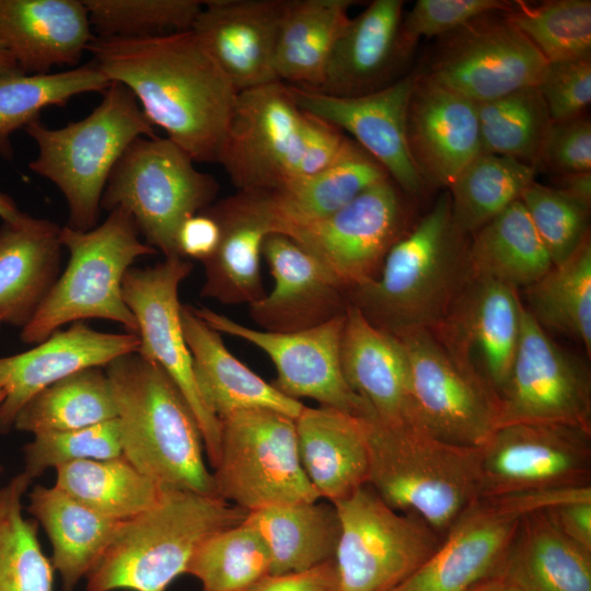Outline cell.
<instances>
[{"instance_id":"1","label":"cell","mask_w":591,"mask_h":591,"mask_svg":"<svg viewBox=\"0 0 591 591\" xmlns=\"http://www.w3.org/2000/svg\"><path fill=\"white\" fill-rule=\"evenodd\" d=\"M88 51L194 162L217 163L239 92L192 30L142 38L95 36Z\"/></svg>"},{"instance_id":"2","label":"cell","mask_w":591,"mask_h":591,"mask_svg":"<svg viewBox=\"0 0 591 591\" xmlns=\"http://www.w3.org/2000/svg\"><path fill=\"white\" fill-rule=\"evenodd\" d=\"M471 236L455 223L449 192L391 247L379 275L347 291L378 328L395 335L436 326L471 278Z\"/></svg>"},{"instance_id":"3","label":"cell","mask_w":591,"mask_h":591,"mask_svg":"<svg viewBox=\"0 0 591 591\" xmlns=\"http://www.w3.org/2000/svg\"><path fill=\"white\" fill-rule=\"evenodd\" d=\"M104 370L121 455L163 487L218 496L196 417L171 378L138 351L115 358Z\"/></svg>"},{"instance_id":"4","label":"cell","mask_w":591,"mask_h":591,"mask_svg":"<svg viewBox=\"0 0 591 591\" xmlns=\"http://www.w3.org/2000/svg\"><path fill=\"white\" fill-rule=\"evenodd\" d=\"M247 513L219 496L163 487L151 507L120 521L85 576L86 591H165L207 537Z\"/></svg>"},{"instance_id":"5","label":"cell","mask_w":591,"mask_h":591,"mask_svg":"<svg viewBox=\"0 0 591 591\" xmlns=\"http://www.w3.org/2000/svg\"><path fill=\"white\" fill-rule=\"evenodd\" d=\"M368 485L391 508L419 517L444 536L479 498L480 447L453 444L408 425L364 418Z\"/></svg>"},{"instance_id":"6","label":"cell","mask_w":591,"mask_h":591,"mask_svg":"<svg viewBox=\"0 0 591 591\" xmlns=\"http://www.w3.org/2000/svg\"><path fill=\"white\" fill-rule=\"evenodd\" d=\"M102 95V102L78 121L49 128L36 120L25 127L38 149L30 170L59 188L69 209L66 225L78 231L99 224L105 185L128 146L138 137H157L125 85L111 82Z\"/></svg>"},{"instance_id":"7","label":"cell","mask_w":591,"mask_h":591,"mask_svg":"<svg viewBox=\"0 0 591 591\" xmlns=\"http://www.w3.org/2000/svg\"><path fill=\"white\" fill-rule=\"evenodd\" d=\"M60 240L70 257L63 273L22 328L25 344H39L67 323L103 318L120 323L138 335V323L123 297V280L132 264L157 251L140 240L131 215L124 208L89 231L65 225Z\"/></svg>"},{"instance_id":"8","label":"cell","mask_w":591,"mask_h":591,"mask_svg":"<svg viewBox=\"0 0 591 591\" xmlns=\"http://www.w3.org/2000/svg\"><path fill=\"white\" fill-rule=\"evenodd\" d=\"M170 139L138 137L125 150L105 185L101 209L127 210L146 243L165 258L179 256L182 223L213 204L219 184L198 171Z\"/></svg>"},{"instance_id":"9","label":"cell","mask_w":591,"mask_h":591,"mask_svg":"<svg viewBox=\"0 0 591 591\" xmlns=\"http://www.w3.org/2000/svg\"><path fill=\"white\" fill-rule=\"evenodd\" d=\"M220 424L219 457L211 471L219 497L247 512L321 499L300 461L294 418L254 408Z\"/></svg>"},{"instance_id":"10","label":"cell","mask_w":591,"mask_h":591,"mask_svg":"<svg viewBox=\"0 0 591 591\" xmlns=\"http://www.w3.org/2000/svg\"><path fill=\"white\" fill-rule=\"evenodd\" d=\"M333 505L340 523L334 557L339 591H392L443 538L419 517L391 508L368 484Z\"/></svg>"},{"instance_id":"11","label":"cell","mask_w":591,"mask_h":591,"mask_svg":"<svg viewBox=\"0 0 591 591\" xmlns=\"http://www.w3.org/2000/svg\"><path fill=\"white\" fill-rule=\"evenodd\" d=\"M406 357L418 426L443 441L480 447L498 428L499 394L460 366L427 328L393 335Z\"/></svg>"},{"instance_id":"12","label":"cell","mask_w":591,"mask_h":591,"mask_svg":"<svg viewBox=\"0 0 591 591\" xmlns=\"http://www.w3.org/2000/svg\"><path fill=\"white\" fill-rule=\"evenodd\" d=\"M412 200L385 178L341 209L285 234L347 289L373 280L391 247L413 227Z\"/></svg>"},{"instance_id":"13","label":"cell","mask_w":591,"mask_h":591,"mask_svg":"<svg viewBox=\"0 0 591 591\" xmlns=\"http://www.w3.org/2000/svg\"><path fill=\"white\" fill-rule=\"evenodd\" d=\"M305 112L288 84L239 92L218 158L237 192H274L299 178Z\"/></svg>"},{"instance_id":"14","label":"cell","mask_w":591,"mask_h":591,"mask_svg":"<svg viewBox=\"0 0 591 591\" xmlns=\"http://www.w3.org/2000/svg\"><path fill=\"white\" fill-rule=\"evenodd\" d=\"M547 61L502 12L480 15L439 37L421 71L447 89L482 103L537 86Z\"/></svg>"},{"instance_id":"15","label":"cell","mask_w":591,"mask_h":591,"mask_svg":"<svg viewBox=\"0 0 591 591\" xmlns=\"http://www.w3.org/2000/svg\"><path fill=\"white\" fill-rule=\"evenodd\" d=\"M192 270V262L179 256L154 266L130 267L123 280V297L138 323V352L157 363L186 399L213 467L219 457L221 424L202 402L181 323L178 289Z\"/></svg>"},{"instance_id":"16","label":"cell","mask_w":591,"mask_h":591,"mask_svg":"<svg viewBox=\"0 0 591 591\" xmlns=\"http://www.w3.org/2000/svg\"><path fill=\"white\" fill-rule=\"evenodd\" d=\"M591 486V431L548 422L498 427L480 445L479 497Z\"/></svg>"},{"instance_id":"17","label":"cell","mask_w":591,"mask_h":591,"mask_svg":"<svg viewBox=\"0 0 591 591\" xmlns=\"http://www.w3.org/2000/svg\"><path fill=\"white\" fill-rule=\"evenodd\" d=\"M563 424L591 431V383L586 367L560 348L525 306L508 379L499 393L498 427Z\"/></svg>"},{"instance_id":"18","label":"cell","mask_w":591,"mask_h":591,"mask_svg":"<svg viewBox=\"0 0 591 591\" xmlns=\"http://www.w3.org/2000/svg\"><path fill=\"white\" fill-rule=\"evenodd\" d=\"M194 313L219 333L244 339L273 361L277 378L271 383L285 395L312 398L321 406L366 419H374L368 403L348 384L341 367L345 314L318 326L293 333L258 331L208 308Z\"/></svg>"},{"instance_id":"19","label":"cell","mask_w":591,"mask_h":591,"mask_svg":"<svg viewBox=\"0 0 591 591\" xmlns=\"http://www.w3.org/2000/svg\"><path fill=\"white\" fill-rule=\"evenodd\" d=\"M523 306L517 289L471 277L445 316L429 331L460 366L499 394L518 347Z\"/></svg>"},{"instance_id":"20","label":"cell","mask_w":591,"mask_h":591,"mask_svg":"<svg viewBox=\"0 0 591 591\" xmlns=\"http://www.w3.org/2000/svg\"><path fill=\"white\" fill-rule=\"evenodd\" d=\"M524 514L511 495L477 498L432 555L392 591H470L498 575Z\"/></svg>"},{"instance_id":"21","label":"cell","mask_w":591,"mask_h":591,"mask_svg":"<svg viewBox=\"0 0 591 591\" xmlns=\"http://www.w3.org/2000/svg\"><path fill=\"white\" fill-rule=\"evenodd\" d=\"M417 76L418 70L412 71L380 91L356 97L288 85L301 109L351 135L406 195L420 199L428 187L414 165L406 140V111Z\"/></svg>"},{"instance_id":"22","label":"cell","mask_w":591,"mask_h":591,"mask_svg":"<svg viewBox=\"0 0 591 591\" xmlns=\"http://www.w3.org/2000/svg\"><path fill=\"white\" fill-rule=\"evenodd\" d=\"M406 140L427 187L448 189L480 152L476 103L418 70L406 111Z\"/></svg>"},{"instance_id":"23","label":"cell","mask_w":591,"mask_h":591,"mask_svg":"<svg viewBox=\"0 0 591 591\" xmlns=\"http://www.w3.org/2000/svg\"><path fill=\"white\" fill-rule=\"evenodd\" d=\"M263 256L274 278V288L248 305L251 318L263 331L293 333L345 314L348 290L290 237L268 235Z\"/></svg>"},{"instance_id":"24","label":"cell","mask_w":591,"mask_h":591,"mask_svg":"<svg viewBox=\"0 0 591 591\" xmlns=\"http://www.w3.org/2000/svg\"><path fill=\"white\" fill-rule=\"evenodd\" d=\"M286 2L204 1L192 31L237 92L279 81L275 56Z\"/></svg>"},{"instance_id":"25","label":"cell","mask_w":591,"mask_h":591,"mask_svg":"<svg viewBox=\"0 0 591 591\" xmlns=\"http://www.w3.org/2000/svg\"><path fill=\"white\" fill-rule=\"evenodd\" d=\"M140 340L131 333L97 332L83 322L54 332L36 347L0 358V432L13 429L16 415L38 392L82 369L105 367L115 358L138 351Z\"/></svg>"},{"instance_id":"26","label":"cell","mask_w":591,"mask_h":591,"mask_svg":"<svg viewBox=\"0 0 591 591\" xmlns=\"http://www.w3.org/2000/svg\"><path fill=\"white\" fill-rule=\"evenodd\" d=\"M402 0H374L349 18L337 37L316 91L356 97L380 91L403 76L412 57L401 37Z\"/></svg>"},{"instance_id":"27","label":"cell","mask_w":591,"mask_h":591,"mask_svg":"<svg viewBox=\"0 0 591 591\" xmlns=\"http://www.w3.org/2000/svg\"><path fill=\"white\" fill-rule=\"evenodd\" d=\"M220 227L215 253L205 262L200 296L222 304H252L265 296L260 257L276 223L266 193L237 192L205 209Z\"/></svg>"},{"instance_id":"28","label":"cell","mask_w":591,"mask_h":591,"mask_svg":"<svg viewBox=\"0 0 591 591\" xmlns=\"http://www.w3.org/2000/svg\"><path fill=\"white\" fill-rule=\"evenodd\" d=\"M94 37L83 0H0V42L24 73L77 66Z\"/></svg>"},{"instance_id":"29","label":"cell","mask_w":591,"mask_h":591,"mask_svg":"<svg viewBox=\"0 0 591 591\" xmlns=\"http://www.w3.org/2000/svg\"><path fill=\"white\" fill-rule=\"evenodd\" d=\"M341 367L349 386L372 409L373 420L387 428L418 426L399 341L370 323L351 304L345 312Z\"/></svg>"},{"instance_id":"30","label":"cell","mask_w":591,"mask_h":591,"mask_svg":"<svg viewBox=\"0 0 591 591\" xmlns=\"http://www.w3.org/2000/svg\"><path fill=\"white\" fill-rule=\"evenodd\" d=\"M182 329L193 358L196 383L206 407L219 419L245 409L264 408L297 418L304 405L268 383L225 347L221 333L181 306Z\"/></svg>"},{"instance_id":"31","label":"cell","mask_w":591,"mask_h":591,"mask_svg":"<svg viewBox=\"0 0 591 591\" xmlns=\"http://www.w3.org/2000/svg\"><path fill=\"white\" fill-rule=\"evenodd\" d=\"M61 227L27 213L0 228V320L24 327L59 278Z\"/></svg>"},{"instance_id":"32","label":"cell","mask_w":591,"mask_h":591,"mask_svg":"<svg viewBox=\"0 0 591 591\" xmlns=\"http://www.w3.org/2000/svg\"><path fill=\"white\" fill-rule=\"evenodd\" d=\"M294 421L303 471L321 499L334 503L368 484L364 418L304 405Z\"/></svg>"},{"instance_id":"33","label":"cell","mask_w":591,"mask_h":591,"mask_svg":"<svg viewBox=\"0 0 591 591\" xmlns=\"http://www.w3.org/2000/svg\"><path fill=\"white\" fill-rule=\"evenodd\" d=\"M385 169L350 137L323 171L266 193L276 233L331 216L370 186L389 178Z\"/></svg>"},{"instance_id":"34","label":"cell","mask_w":591,"mask_h":591,"mask_svg":"<svg viewBox=\"0 0 591 591\" xmlns=\"http://www.w3.org/2000/svg\"><path fill=\"white\" fill-rule=\"evenodd\" d=\"M27 511L50 541L62 591H74L113 540L120 521L105 518L57 486L36 485Z\"/></svg>"},{"instance_id":"35","label":"cell","mask_w":591,"mask_h":591,"mask_svg":"<svg viewBox=\"0 0 591 591\" xmlns=\"http://www.w3.org/2000/svg\"><path fill=\"white\" fill-rule=\"evenodd\" d=\"M499 573L520 591H591V552L534 511L522 517Z\"/></svg>"},{"instance_id":"36","label":"cell","mask_w":591,"mask_h":591,"mask_svg":"<svg viewBox=\"0 0 591 591\" xmlns=\"http://www.w3.org/2000/svg\"><path fill=\"white\" fill-rule=\"evenodd\" d=\"M245 521L260 535L270 575L303 572L333 560L340 523L329 501H301L250 511Z\"/></svg>"},{"instance_id":"37","label":"cell","mask_w":591,"mask_h":591,"mask_svg":"<svg viewBox=\"0 0 591 591\" xmlns=\"http://www.w3.org/2000/svg\"><path fill=\"white\" fill-rule=\"evenodd\" d=\"M351 0H287L275 56L277 79L320 88L332 48L349 20Z\"/></svg>"},{"instance_id":"38","label":"cell","mask_w":591,"mask_h":591,"mask_svg":"<svg viewBox=\"0 0 591 591\" xmlns=\"http://www.w3.org/2000/svg\"><path fill=\"white\" fill-rule=\"evenodd\" d=\"M471 277L489 278L514 289L528 288L553 266L521 200L471 236Z\"/></svg>"},{"instance_id":"39","label":"cell","mask_w":591,"mask_h":591,"mask_svg":"<svg viewBox=\"0 0 591 591\" xmlns=\"http://www.w3.org/2000/svg\"><path fill=\"white\" fill-rule=\"evenodd\" d=\"M55 471V486L115 521H125L144 511L158 500L163 489L123 455L77 461Z\"/></svg>"},{"instance_id":"40","label":"cell","mask_w":591,"mask_h":591,"mask_svg":"<svg viewBox=\"0 0 591 591\" xmlns=\"http://www.w3.org/2000/svg\"><path fill=\"white\" fill-rule=\"evenodd\" d=\"M116 418L104 367L69 374L34 395L19 412L13 429L33 436L93 426Z\"/></svg>"},{"instance_id":"41","label":"cell","mask_w":591,"mask_h":591,"mask_svg":"<svg viewBox=\"0 0 591 591\" xmlns=\"http://www.w3.org/2000/svg\"><path fill=\"white\" fill-rule=\"evenodd\" d=\"M111 81L91 60L66 71L28 74L22 71L0 74V154L11 160L10 136L39 120L48 106H65L76 95L103 93Z\"/></svg>"},{"instance_id":"42","label":"cell","mask_w":591,"mask_h":591,"mask_svg":"<svg viewBox=\"0 0 591 591\" xmlns=\"http://www.w3.org/2000/svg\"><path fill=\"white\" fill-rule=\"evenodd\" d=\"M536 170L515 159L479 152L447 189L456 225L472 236L535 181Z\"/></svg>"},{"instance_id":"43","label":"cell","mask_w":591,"mask_h":591,"mask_svg":"<svg viewBox=\"0 0 591 591\" xmlns=\"http://www.w3.org/2000/svg\"><path fill=\"white\" fill-rule=\"evenodd\" d=\"M528 311L543 327L579 341L591 354V241L590 236L565 262L553 265L525 288Z\"/></svg>"},{"instance_id":"44","label":"cell","mask_w":591,"mask_h":591,"mask_svg":"<svg viewBox=\"0 0 591 591\" xmlns=\"http://www.w3.org/2000/svg\"><path fill=\"white\" fill-rule=\"evenodd\" d=\"M476 111L480 152L509 157L535 169L552 124L537 86L476 103Z\"/></svg>"},{"instance_id":"45","label":"cell","mask_w":591,"mask_h":591,"mask_svg":"<svg viewBox=\"0 0 591 591\" xmlns=\"http://www.w3.org/2000/svg\"><path fill=\"white\" fill-rule=\"evenodd\" d=\"M32 478L21 472L0 488V591H53V564L37 537V522L23 515Z\"/></svg>"},{"instance_id":"46","label":"cell","mask_w":591,"mask_h":591,"mask_svg":"<svg viewBox=\"0 0 591 591\" xmlns=\"http://www.w3.org/2000/svg\"><path fill=\"white\" fill-rule=\"evenodd\" d=\"M186 575L198 579L202 591H244L270 575V557L258 532L244 520L207 537Z\"/></svg>"},{"instance_id":"47","label":"cell","mask_w":591,"mask_h":591,"mask_svg":"<svg viewBox=\"0 0 591 591\" xmlns=\"http://www.w3.org/2000/svg\"><path fill=\"white\" fill-rule=\"evenodd\" d=\"M505 16L547 63L591 59V1H511Z\"/></svg>"},{"instance_id":"48","label":"cell","mask_w":591,"mask_h":591,"mask_svg":"<svg viewBox=\"0 0 591 591\" xmlns=\"http://www.w3.org/2000/svg\"><path fill=\"white\" fill-rule=\"evenodd\" d=\"M93 33L104 38H142L192 30L204 1L83 0Z\"/></svg>"},{"instance_id":"49","label":"cell","mask_w":591,"mask_h":591,"mask_svg":"<svg viewBox=\"0 0 591 591\" xmlns=\"http://www.w3.org/2000/svg\"><path fill=\"white\" fill-rule=\"evenodd\" d=\"M553 265L571 256L590 236V208L563 190L531 183L520 199Z\"/></svg>"},{"instance_id":"50","label":"cell","mask_w":591,"mask_h":591,"mask_svg":"<svg viewBox=\"0 0 591 591\" xmlns=\"http://www.w3.org/2000/svg\"><path fill=\"white\" fill-rule=\"evenodd\" d=\"M24 470L30 478L40 476L48 468L82 461L113 459L121 455L117 419L93 426L34 434L23 447Z\"/></svg>"},{"instance_id":"51","label":"cell","mask_w":591,"mask_h":591,"mask_svg":"<svg viewBox=\"0 0 591 591\" xmlns=\"http://www.w3.org/2000/svg\"><path fill=\"white\" fill-rule=\"evenodd\" d=\"M510 4L502 0H418L403 16L401 37L413 51L421 37L439 38L480 15L505 12Z\"/></svg>"},{"instance_id":"52","label":"cell","mask_w":591,"mask_h":591,"mask_svg":"<svg viewBox=\"0 0 591 591\" xmlns=\"http://www.w3.org/2000/svg\"><path fill=\"white\" fill-rule=\"evenodd\" d=\"M537 89L552 123L586 114L591 103V59L547 63Z\"/></svg>"},{"instance_id":"53","label":"cell","mask_w":591,"mask_h":591,"mask_svg":"<svg viewBox=\"0 0 591 591\" xmlns=\"http://www.w3.org/2000/svg\"><path fill=\"white\" fill-rule=\"evenodd\" d=\"M556 175L591 172V121L587 114L552 123L535 169Z\"/></svg>"},{"instance_id":"54","label":"cell","mask_w":591,"mask_h":591,"mask_svg":"<svg viewBox=\"0 0 591 591\" xmlns=\"http://www.w3.org/2000/svg\"><path fill=\"white\" fill-rule=\"evenodd\" d=\"M347 137L338 127L305 112L298 179L328 167L339 155Z\"/></svg>"},{"instance_id":"55","label":"cell","mask_w":591,"mask_h":591,"mask_svg":"<svg viewBox=\"0 0 591 591\" xmlns=\"http://www.w3.org/2000/svg\"><path fill=\"white\" fill-rule=\"evenodd\" d=\"M544 512L563 535L591 552V487Z\"/></svg>"},{"instance_id":"56","label":"cell","mask_w":591,"mask_h":591,"mask_svg":"<svg viewBox=\"0 0 591 591\" xmlns=\"http://www.w3.org/2000/svg\"><path fill=\"white\" fill-rule=\"evenodd\" d=\"M220 240L217 220L205 209L186 219L178 229V254L187 259L205 262L216 251Z\"/></svg>"},{"instance_id":"57","label":"cell","mask_w":591,"mask_h":591,"mask_svg":"<svg viewBox=\"0 0 591 591\" xmlns=\"http://www.w3.org/2000/svg\"><path fill=\"white\" fill-rule=\"evenodd\" d=\"M244 591H339L335 561L303 572L269 575Z\"/></svg>"},{"instance_id":"58","label":"cell","mask_w":591,"mask_h":591,"mask_svg":"<svg viewBox=\"0 0 591 591\" xmlns=\"http://www.w3.org/2000/svg\"><path fill=\"white\" fill-rule=\"evenodd\" d=\"M556 188L591 207V172L556 175Z\"/></svg>"},{"instance_id":"59","label":"cell","mask_w":591,"mask_h":591,"mask_svg":"<svg viewBox=\"0 0 591 591\" xmlns=\"http://www.w3.org/2000/svg\"><path fill=\"white\" fill-rule=\"evenodd\" d=\"M470 591H520V590L507 578L498 573L480 582L479 584H477Z\"/></svg>"},{"instance_id":"60","label":"cell","mask_w":591,"mask_h":591,"mask_svg":"<svg viewBox=\"0 0 591 591\" xmlns=\"http://www.w3.org/2000/svg\"><path fill=\"white\" fill-rule=\"evenodd\" d=\"M20 215L21 211L13 198L0 190V218L2 220H13Z\"/></svg>"},{"instance_id":"61","label":"cell","mask_w":591,"mask_h":591,"mask_svg":"<svg viewBox=\"0 0 591 591\" xmlns=\"http://www.w3.org/2000/svg\"><path fill=\"white\" fill-rule=\"evenodd\" d=\"M21 71L11 54L0 42V74Z\"/></svg>"},{"instance_id":"62","label":"cell","mask_w":591,"mask_h":591,"mask_svg":"<svg viewBox=\"0 0 591 591\" xmlns=\"http://www.w3.org/2000/svg\"><path fill=\"white\" fill-rule=\"evenodd\" d=\"M5 397V392L4 390L0 386V404L2 403V401L4 399ZM0 471H1V465H0Z\"/></svg>"},{"instance_id":"63","label":"cell","mask_w":591,"mask_h":591,"mask_svg":"<svg viewBox=\"0 0 591 591\" xmlns=\"http://www.w3.org/2000/svg\"><path fill=\"white\" fill-rule=\"evenodd\" d=\"M0 323H2L1 320H0Z\"/></svg>"}]
</instances>
